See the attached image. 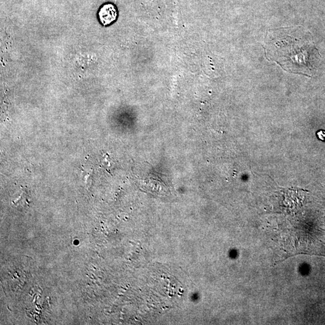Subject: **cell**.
Instances as JSON below:
<instances>
[{
	"label": "cell",
	"instance_id": "cell-1",
	"mask_svg": "<svg viewBox=\"0 0 325 325\" xmlns=\"http://www.w3.org/2000/svg\"><path fill=\"white\" fill-rule=\"evenodd\" d=\"M290 29L274 30L265 47V56L280 65L282 69L294 73L307 75L313 67L312 44L294 36Z\"/></svg>",
	"mask_w": 325,
	"mask_h": 325
},
{
	"label": "cell",
	"instance_id": "cell-2",
	"mask_svg": "<svg viewBox=\"0 0 325 325\" xmlns=\"http://www.w3.org/2000/svg\"><path fill=\"white\" fill-rule=\"evenodd\" d=\"M98 16L102 24L109 25L117 18V8L112 3L104 4L98 10Z\"/></svg>",
	"mask_w": 325,
	"mask_h": 325
},
{
	"label": "cell",
	"instance_id": "cell-3",
	"mask_svg": "<svg viewBox=\"0 0 325 325\" xmlns=\"http://www.w3.org/2000/svg\"><path fill=\"white\" fill-rule=\"evenodd\" d=\"M317 136L322 141L325 142V130H320L317 132Z\"/></svg>",
	"mask_w": 325,
	"mask_h": 325
}]
</instances>
